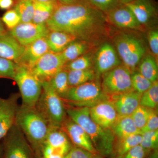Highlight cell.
<instances>
[{"mask_svg": "<svg viewBox=\"0 0 158 158\" xmlns=\"http://www.w3.org/2000/svg\"><path fill=\"white\" fill-rule=\"evenodd\" d=\"M51 52L61 53L71 43L77 39L73 35L60 31H50L46 37Z\"/></svg>", "mask_w": 158, "mask_h": 158, "instance_id": "7402d4cb", "label": "cell"}, {"mask_svg": "<svg viewBox=\"0 0 158 158\" xmlns=\"http://www.w3.org/2000/svg\"><path fill=\"white\" fill-rule=\"evenodd\" d=\"M91 158H103L102 156L98 153L94 154L91 157Z\"/></svg>", "mask_w": 158, "mask_h": 158, "instance_id": "681fc988", "label": "cell"}, {"mask_svg": "<svg viewBox=\"0 0 158 158\" xmlns=\"http://www.w3.org/2000/svg\"><path fill=\"white\" fill-rule=\"evenodd\" d=\"M16 66L13 61L0 57V78L13 80Z\"/></svg>", "mask_w": 158, "mask_h": 158, "instance_id": "d590c367", "label": "cell"}, {"mask_svg": "<svg viewBox=\"0 0 158 158\" xmlns=\"http://www.w3.org/2000/svg\"><path fill=\"white\" fill-rule=\"evenodd\" d=\"M158 129V112L156 109H149V115L147 123L141 131V135L150 131Z\"/></svg>", "mask_w": 158, "mask_h": 158, "instance_id": "f35d334b", "label": "cell"}, {"mask_svg": "<svg viewBox=\"0 0 158 158\" xmlns=\"http://www.w3.org/2000/svg\"><path fill=\"white\" fill-rule=\"evenodd\" d=\"M93 154L87 150L73 146L63 158H91Z\"/></svg>", "mask_w": 158, "mask_h": 158, "instance_id": "ab89813d", "label": "cell"}, {"mask_svg": "<svg viewBox=\"0 0 158 158\" xmlns=\"http://www.w3.org/2000/svg\"><path fill=\"white\" fill-rule=\"evenodd\" d=\"M96 79L70 88L64 100L69 106L90 108L99 102L109 99Z\"/></svg>", "mask_w": 158, "mask_h": 158, "instance_id": "5b68a950", "label": "cell"}, {"mask_svg": "<svg viewBox=\"0 0 158 158\" xmlns=\"http://www.w3.org/2000/svg\"><path fill=\"white\" fill-rule=\"evenodd\" d=\"M138 72L152 83L157 81L158 65L154 57L148 55L141 59Z\"/></svg>", "mask_w": 158, "mask_h": 158, "instance_id": "4316f807", "label": "cell"}, {"mask_svg": "<svg viewBox=\"0 0 158 158\" xmlns=\"http://www.w3.org/2000/svg\"><path fill=\"white\" fill-rule=\"evenodd\" d=\"M7 33V31H6V28H5V26L3 23L1 19H0V36L6 34Z\"/></svg>", "mask_w": 158, "mask_h": 158, "instance_id": "bcb514c9", "label": "cell"}, {"mask_svg": "<svg viewBox=\"0 0 158 158\" xmlns=\"http://www.w3.org/2000/svg\"><path fill=\"white\" fill-rule=\"evenodd\" d=\"M15 124L22 131L34 150L37 158L45 143L51 127L47 120L35 107L19 106Z\"/></svg>", "mask_w": 158, "mask_h": 158, "instance_id": "3957f363", "label": "cell"}, {"mask_svg": "<svg viewBox=\"0 0 158 158\" xmlns=\"http://www.w3.org/2000/svg\"><path fill=\"white\" fill-rule=\"evenodd\" d=\"M97 9L105 13L121 6L116 0H85Z\"/></svg>", "mask_w": 158, "mask_h": 158, "instance_id": "8d00e7d4", "label": "cell"}, {"mask_svg": "<svg viewBox=\"0 0 158 158\" xmlns=\"http://www.w3.org/2000/svg\"><path fill=\"white\" fill-rule=\"evenodd\" d=\"M140 145L145 151L157 148L158 144V130L150 131L141 134Z\"/></svg>", "mask_w": 158, "mask_h": 158, "instance_id": "e575fe53", "label": "cell"}, {"mask_svg": "<svg viewBox=\"0 0 158 158\" xmlns=\"http://www.w3.org/2000/svg\"><path fill=\"white\" fill-rule=\"evenodd\" d=\"M64 156L57 153L52 148L44 143L40 151V158H63Z\"/></svg>", "mask_w": 158, "mask_h": 158, "instance_id": "7bdbcfd3", "label": "cell"}, {"mask_svg": "<svg viewBox=\"0 0 158 158\" xmlns=\"http://www.w3.org/2000/svg\"><path fill=\"white\" fill-rule=\"evenodd\" d=\"M45 143L62 156L65 155L73 146L65 132L58 127H51Z\"/></svg>", "mask_w": 158, "mask_h": 158, "instance_id": "ffe728a7", "label": "cell"}, {"mask_svg": "<svg viewBox=\"0 0 158 158\" xmlns=\"http://www.w3.org/2000/svg\"><path fill=\"white\" fill-rule=\"evenodd\" d=\"M83 0H57L59 4L63 5H70L80 2Z\"/></svg>", "mask_w": 158, "mask_h": 158, "instance_id": "f6af8a7d", "label": "cell"}, {"mask_svg": "<svg viewBox=\"0 0 158 158\" xmlns=\"http://www.w3.org/2000/svg\"><path fill=\"white\" fill-rule=\"evenodd\" d=\"M145 152L144 148L139 144L130 149L123 156L124 158H144Z\"/></svg>", "mask_w": 158, "mask_h": 158, "instance_id": "b9f144b4", "label": "cell"}, {"mask_svg": "<svg viewBox=\"0 0 158 158\" xmlns=\"http://www.w3.org/2000/svg\"><path fill=\"white\" fill-rule=\"evenodd\" d=\"M89 110L94 121L104 128L111 129L118 117L110 99L98 103L89 108Z\"/></svg>", "mask_w": 158, "mask_h": 158, "instance_id": "5bb4252c", "label": "cell"}, {"mask_svg": "<svg viewBox=\"0 0 158 158\" xmlns=\"http://www.w3.org/2000/svg\"><path fill=\"white\" fill-rule=\"evenodd\" d=\"M49 29L45 24L20 23L8 33L22 45L25 47L37 40L46 37Z\"/></svg>", "mask_w": 158, "mask_h": 158, "instance_id": "8fae6325", "label": "cell"}, {"mask_svg": "<svg viewBox=\"0 0 158 158\" xmlns=\"http://www.w3.org/2000/svg\"><path fill=\"white\" fill-rule=\"evenodd\" d=\"M92 61L88 55H83L65 64L64 69L67 71L86 70L92 69Z\"/></svg>", "mask_w": 158, "mask_h": 158, "instance_id": "1f68e13d", "label": "cell"}, {"mask_svg": "<svg viewBox=\"0 0 158 158\" xmlns=\"http://www.w3.org/2000/svg\"><path fill=\"white\" fill-rule=\"evenodd\" d=\"M41 94L35 108L50 125L61 127L67 117L65 102L56 92L48 82L42 83Z\"/></svg>", "mask_w": 158, "mask_h": 158, "instance_id": "277c9868", "label": "cell"}, {"mask_svg": "<svg viewBox=\"0 0 158 158\" xmlns=\"http://www.w3.org/2000/svg\"><path fill=\"white\" fill-rule=\"evenodd\" d=\"M2 146H0V158H2Z\"/></svg>", "mask_w": 158, "mask_h": 158, "instance_id": "f907efd6", "label": "cell"}, {"mask_svg": "<svg viewBox=\"0 0 158 158\" xmlns=\"http://www.w3.org/2000/svg\"><path fill=\"white\" fill-rule=\"evenodd\" d=\"M25 47L7 32L0 36V57L17 62L22 56Z\"/></svg>", "mask_w": 158, "mask_h": 158, "instance_id": "44dd1931", "label": "cell"}, {"mask_svg": "<svg viewBox=\"0 0 158 158\" xmlns=\"http://www.w3.org/2000/svg\"><path fill=\"white\" fill-rule=\"evenodd\" d=\"M149 111V109L139 105L131 115L136 127L140 132L146 124Z\"/></svg>", "mask_w": 158, "mask_h": 158, "instance_id": "836d02e7", "label": "cell"}, {"mask_svg": "<svg viewBox=\"0 0 158 158\" xmlns=\"http://www.w3.org/2000/svg\"><path fill=\"white\" fill-rule=\"evenodd\" d=\"M3 139L2 158H37L31 144L16 125Z\"/></svg>", "mask_w": 158, "mask_h": 158, "instance_id": "ba28073f", "label": "cell"}, {"mask_svg": "<svg viewBox=\"0 0 158 158\" xmlns=\"http://www.w3.org/2000/svg\"><path fill=\"white\" fill-rule=\"evenodd\" d=\"M131 73L124 65H118L102 75L101 87L109 97L133 90Z\"/></svg>", "mask_w": 158, "mask_h": 158, "instance_id": "9c48e42d", "label": "cell"}, {"mask_svg": "<svg viewBox=\"0 0 158 158\" xmlns=\"http://www.w3.org/2000/svg\"><path fill=\"white\" fill-rule=\"evenodd\" d=\"M120 65L121 61L113 46L106 43L100 47L94 59V71L97 75H102Z\"/></svg>", "mask_w": 158, "mask_h": 158, "instance_id": "4fadbf2b", "label": "cell"}, {"mask_svg": "<svg viewBox=\"0 0 158 158\" xmlns=\"http://www.w3.org/2000/svg\"><path fill=\"white\" fill-rule=\"evenodd\" d=\"M48 82L55 92L64 100L70 88L68 71L64 69H62L55 75Z\"/></svg>", "mask_w": 158, "mask_h": 158, "instance_id": "d4e9b609", "label": "cell"}, {"mask_svg": "<svg viewBox=\"0 0 158 158\" xmlns=\"http://www.w3.org/2000/svg\"><path fill=\"white\" fill-rule=\"evenodd\" d=\"M49 51L46 38L42 37L25 47L23 52L15 63L31 69L37 61Z\"/></svg>", "mask_w": 158, "mask_h": 158, "instance_id": "d6986e66", "label": "cell"}, {"mask_svg": "<svg viewBox=\"0 0 158 158\" xmlns=\"http://www.w3.org/2000/svg\"><path fill=\"white\" fill-rule=\"evenodd\" d=\"M88 44L87 42L79 40H75L69 44L61 53L66 64L84 55L88 50Z\"/></svg>", "mask_w": 158, "mask_h": 158, "instance_id": "484cf974", "label": "cell"}, {"mask_svg": "<svg viewBox=\"0 0 158 158\" xmlns=\"http://www.w3.org/2000/svg\"><path fill=\"white\" fill-rule=\"evenodd\" d=\"M61 128L73 146L81 148L92 153H98L88 134L68 116L62 123Z\"/></svg>", "mask_w": 158, "mask_h": 158, "instance_id": "9a60e30c", "label": "cell"}, {"mask_svg": "<svg viewBox=\"0 0 158 158\" xmlns=\"http://www.w3.org/2000/svg\"><path fill=\"white\" fill-rule=\"evenodd\" d=\"M14 5V0H0V9L2 10H9Z\"/></svg>", "mask_w": 158, "mask_h": 158, "instance_id": "ee69618b", "label": "cell"}, {"mask_svg": "<svg viewBox=\"0 0 158 158\" xmlns=\"http://www.w3.org/2000/svg\"><path fill=\"white\" fill-rule=\"evenodd\" d=\"M13 9L21 19V23L32 22L34 14L33 0H16Z\"/></svg>", "mask_w": 158, "mask_h": 158, "instance_id": "f1b7e54d", "label": "cell"}, {"mask_svg": "<svg viewBox=\"0 0 158 158\" xmlns=\"http://www.w3.org/2000/svg\"><path fill=\"white\" fill-rule=\"evenodd\" d=\"M158 104V82L152 83L149 89L141 94L140 106L148 109H156Z\"/></svg>", "mask_w": 158, "mask_h": 158, "instance_id": "f546056e", "label": "cell"}, {"mask_svg": "<svg viewBox=\"0 0 158 158\" xmlns=\"http://www.w3.org/2000/svg\"><path fill=\"white\" fill-rule=\"evenodd\" d=\"M152 83L138 72L132 73V87L133 90L138 93L142 94L150 88Z\"/></svg>", "mask_w": 158, "mask_h": 158, "instance_id": "d6a6232c", "label": "cell"}, {"mask_svg": "<svg viewBox=\"0 0 158 158\" xmlns=\"http://www.w3.org/2000/svg\"><path fill=\"white\" fill-rule=\"evenodd\" d=\"M13 80L19 88L22 98L21 106L35 107L42 91V83L30 69L17 64Z\"/></svg>", "mask_w": 158, "mask_h": 158, "instance_id": "52a82bcc", "label": "cell"}, {"mask_svg": "<svg viewBox=\"0 0 158 158\" xmlns=\"http://www.w3.org/2000/svg\"><path fill=\"white\" fill-rule=\"evenodd\" d=\"M148 40L151 50L156 56L158 55V31L156 29L151 30L148 33Z\"/></svg>", "mask_w": 158, "mask_h": 158, "instance_id": "60d3db41", "label": "cell"}, {"mask_svg": "<svg viewBox=\"0 0 158 158\" xmlns=\"http://www.w3.org/2000/svg\"><path fill=\"white\" fill-rule=\"evenodd\" d=\"M115 140L122 139L136 134H141L136 127L131 116L118 117L111 128Z\"/></svg>", "mask_w": 158, "mask_h": 158, "instance_id": "603a6c76", "label": "cell"}, {"mask_svg": "<svg viewBox=\"0 0 158 158\" xmlns=\"http://www.w3.org/2000/svg\"><path fill=\"white\" fill-rule=\"evenodd\" d=\"M65 64L61 53L50 51L44 55L30 69L41 83L49 82L57 73L64 69Z\"/></svg>", "mask_w": 158, "mask_h": 158, "instance_id": "30bf717a", "label": "cell"}, {"mask_svg": "<svg viewBox=\"0 0 158 158\" xmlns=\"http://www.w3.org/2000/svg\"><path fill=\"white\" fill-rule=\"evenodd\" d=\"M141 138V134H136L116 140V152L119 156H124L130 149L140 144Z\"/></svg>", "mask_w": 158, "mask_h": 158, "instance_id": "4dcf8cb0", "label": "cell"}, {"mask_svg": "<svg viewBox=\"0 0 158 158\" xmlns=\"http://www.w3.org/2000/svg\"><path fill=\"white\" fill-rule=\"evenodd\" d=\"M117 158H123V156H119Z\"/></svg>", "mask_w": 158, "mask_h": 158, "instance_id": "816d5d0a", "label": "cell"}, {"mask_svg": "<svg viewBox=\"0 0 158 158\" xmlns=\"http://www.w3.org/2000/svg\"><path fill=\"white\" fill-rule=\"evenodd\" d=\"M17 94H12L8 98H0V140L3 139L15 124L16 114L19 106Z\"/></svg>", "mask_w": 158, "mask_h": 158, "instance_id": "7c38bea8", "label": "cell"}, {"mask_svg": "<svg viewBox=\"0 0 158 158\" xmlns=\"http://www.w3.org/2000/svg\"><path fill=\"white\" fill-rule=\"evenodd\" d=\"M34 1H37V2H58L57 0H33Z\"/></svg>", "mask_w": 158, "mask_h": 158, "instance_id": "c3c4849f", "label": "cell"}, {"mask_svg": "<svg viewBox=\"0 0 158 158\" xmlns=\"http://www.w3.org/2000/svg\"><path fill=\"white\" fill-rule=\"evenodd\" d=\"M107 21L121 28L141 30L140 24L131 11L122 5L105 13Z\"/></svg>", "mask_w": 158, "mask_h": 158, "instance_id": "2e32d148", "label": "cell"}, {"mask_svg": "<svg viewBox=\"0 0 158 158\" xmlns=\"http://www.w3.org/2000/svg\"><path fill=\"white\" fill-rule=\"evenodd\" d=\"M4 26L9 31L14 28L21 23L19 15L14 9L8 10L1 18Z\"/></svg>", "mask_w": 158, "mask_h": 158, "instance_id": "74e56055", "label": "cell"}, {"mask_svg": "<svg viewBox=\"0 0 158 158\" xmlns=\"http://www.w3.org/2000/svg\"><path fill=\"white\" fill-rule=\"evenodd\" d=\"M120 4L122 5H126L128 3L131 2L133 0H116Z\"/></svg>", "mask_w": 158, "mask_h": 158, "instance_id": "7dc6e473", "label": "cell"}, {"mask_svg": "<svg viewBox=\"0 0 158 158\" xmlns=\"http://www.w3.org/2000/svg\"><path fill=\"white\" fill-rule=\"evenodd\" d=\"M141 94L132 90L110 97L118 117L130 116L140 105Z\"/></svg>", "mask_w": 158, "mask_h": 158, "instance_id": "e0dca14e", "label": "cell"}, {"mask_svg": "<svg viewBox=\"0 0 158 158\" xmlns=\"http://www.w3.org/2000/svg\"><path fill=\"white\" fill-rule=\"evenodd\" d=\"M107 23L104 13L83 0L73 5L58 4L46 24L50 31L68 33L89 44L104 37Z\"/></svg>", "mask_w": 158, "mask_h": 158, "instance_id": "6da1fadb", "label": "cell"}, {"mask_svg": "<svg viewBox=\"0 0 158 158\" xmlns=\"http://www.w3.org/2000/svg\"><path fill=\"white\" fill-rule=\"evenodd\" d=\"M67 71L69 83L70 88L82 85L96 78V73L92 69Z\"/></svg>", "mask_w": 158, "mask_h": 158, "instance_id": "83f0119b", "label": "cell"}, {"mask_svg": "<svg viewBox=\"0 0 158 158\" xmlns=\"http://www.w3.org/2000/svg\"><path fill=\"white\" fill-rule=\"evenodd\" d=\"M66 112L67 116L88 134L98 153L108 156L113 152L115 138L113 132L94 121L90 116L89 108L66 105Z\"/></svg>", "mask_w": 158, "mask_h": 158, "instance_id": "7a4b0ae2", "label": "cell"}, {"mask_svg": "<svg viewBox=\"0 0 158 158\" xmlns=\"http://www.w3.org/2000/svg\"><path fill=\"white\" fill-rule=\"evenodd\" d=\"M125 5L131 11L142 26L149 25L156 19V7L152 0H133Z\"/></svg>", "mask_w": 158, "mask_h": 158, "instance_id": "ac0fdd59", "label": "cell"}, {"mask_svg": "<svg viewBox=\"0 0 158 158\" xmlns=\"http://www.w3.org/2000/svg\"><path fill=\"white\" fill-rule=\"evenodd\" d=\"M58 4L54 2L34 1V14L32 22L45 24L52 16Z\"/></svg>", "mask_w": 158, "mask_h": 158, "instance_id": "cb8c5ba5", "label": "cell"}, {"mask_svg": "<svg viewBox=\"0 0 158 158\" xmlns=\"http://www.w3.org/2000/svg\"><path fill=\"white\" fill-rule=\"evenodd\" d=\"M114 43L124 66L131 73L135 72L136 67L145 55V48L143 42L134 35L122 33L115 37Z\"/></svg>", "mask_w": 158, "mask_h": 158, "instance_id": "8992f818", "label": "cell"}]
</instances>
